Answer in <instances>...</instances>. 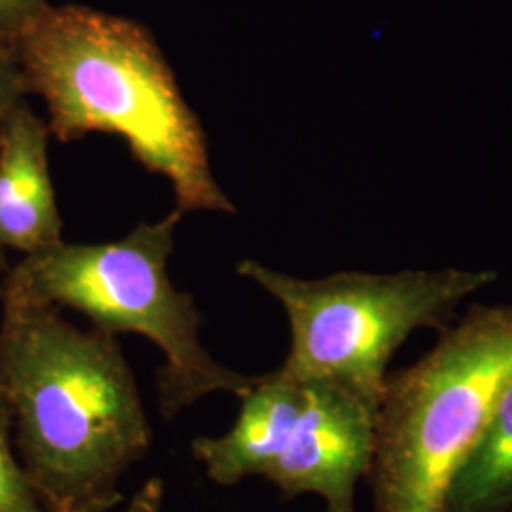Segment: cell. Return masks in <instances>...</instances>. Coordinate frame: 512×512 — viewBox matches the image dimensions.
Wrapping results in <instances>:
<instances>
[{
    "label": "cell",
    "mask_w": 512,
    "mask_h": 512,
    "mask_svg": "<svg viewBox=\"0 0 512 512\" xmlns=\"http://www.w3.org/2000/svg\"><path fill=\"white\" fill-rule=\"evenodd\" d=\"M27 95V84L14 50L0 42V124Z\"/></svg>",
    "instance_id": "12"
},
{
    "label": "cell",
    "mask_w": 512,
    "mask_h": 512,
    "mask_svg": "<svg viewBox=\"0 0 512 512\" xmlns=\"http://www.w3.org/2000/svg\"><path fill=\"white\" fill-rule=\"evenodd\" d=\"M512 382V304L473 306L420 361L387 378L376 410L374 512H442L459 463Z\"/></svg>",
    "instance_id": "4"
},
{
    "label": "cell",
    "mask_w": 512,
    "mask_h": 512,
    "mask_svg": "<svg viewBox=\"0 0 512 512\" xmlns=\"http://www.w3.org/2000/svg\"><path fill=\"white\" fill-rule=\"evenodd\" d=\"M304 385V408L264 478L285 497L319 495L327 512H355V486L374 454L376 410L329 382Z\"/></svg>",
    "instance_id": "6"
},
{
    "label": "cell",
    "mask_w": 512,
    "mask_h": 512,
    "mask_svg": "<svg viewBox=\"0 0 512 512\" xmlns=\"http://www.w3.org/2000/svg\"><path fill=\"white\" fill-rule=\"evenodd\" d=\"M0 395L23 469L57 512H109L118 482L152 444L145 404L116 334L82 330L55 306L4 298Z\"/></svg>",
    "instance_id": "1"
},
{
    "label": "cell",
    "mask_w": 512,
    "mask_h": 512,
    "mask_svg": "<svg viewBox=\"0 0 512 512\" xmlns=\"http://www.w3.org/2000/svg\"><path fill=\"white\" fill-rule=\"evenodd\" d=\"M14 54L59 141L118 135L137 162L171 183L183 215L236 213L213 177L202 124L145 27L86 6H48Z\"/></svg>",
    "instance_id": "2"
},
{
    "label": "cell",
    "mask_w": 512,
    "mask_h": 512,
    "mask_svg": "<svg viewBox=\"0 0 512 512\" xmlns=\"http://www.w3.org/2000/svg\"><path fill=\"white\" fill-rule=\"evenodd\" d=\"M239 399L238 418L228 433L192 442L194 458L219 486L266 475L291 440L304 408V385L279 368L255 376Z\"/></svg>",
    "instance_id": "8"
},
{
    "label": "cell",
    "mask_w": 512,
    "mask_h": 512,
    "mask_svg": "<svg viewBox=\"0 0 512 512\" xmlns=\"http://www.w3.org/2000/svg\"><path fill=\"white\" fill-rule=\"evenodd\" d=\"M50 135L27 101L0 124V251L31 255L61 241L48 165Z\"/></svg>",
    "instance_id": "7"
},
{
    "label": "cell",
    "mask_w": 512,
    "mask_h": 512,
    "mask_svg": "<svg viewBox=\"0 0 512 512\" xmlns=\"http://www.w3.org/2000/svg\"><path fill=\"white\" fill-rule=\"evenodd\" d=\"M183 213L141 222L126 238L99 245L63 239L25 255L6 279L4 298L71 308L95 329L135 332L164 353L158 404L165 420L213 393L241 397L255 378L217 363L200 340V311L167 275Z\"/></svg>",
    "instance_id": "3"
},
{
    "label": "cell",
    "mask_w": 512,
    "mask_h": 512,
    "mask_svg": "<svg viewBox=\"0 0 512 512\" xmlns=\"http://www.w3.org/2000/svg\"><path fill=\"white\" fill-rule=\"evenodd\" d=\"M12 410L0 395V512H57L50 509L12 450Z\"/></svg>",
    "instance_id": "10"
},
{
    "label": "cell",
    "mask_w": 512,
    "mask_h": 512,
    "mask_svg": "<svg viewBox=\"0 0 512 512\" xmlns=\"http://www.w3.org/2000/svg\"><path fill=\"white\" fill-rule=\"evenodd\" d=\"M238 274L272 294L291 323L281 366L298 382H329L378 410L387 365L418 329L450 327L459 304L492 285V270L444 268L399 274L344 272L300 279L243 260Z\"/></svg>",
    "instance_id": "5"
},
{
    "label": "cell",
    "mask_w": 512,
    "mask_h": 512,
    "mask_svg": "<svg viewBox=\"0 0 512 512\" xmlns=\"http://www.w3.org/2000/svg\"><path fill=\"white\" fill-rule=\"evenodd\" d=\"M48 6L46 0H0V42L14 50L18 38Z\"/></svg>",
    "instance_id": "11"
},
{
    "label": "cell",
    "mask_w": 512,
    "mask_h": 512,
    "mask_svg": "<svg viewBox=\"0 0 512 512\" xmlns=\"http://www.w3.org/2000/svg\"><path fill=\"white\" fill-rule=\"evenodd\" d=\"M164 482L162 478H148L135 492L122 512H162L164 511Z\"/></svg>",
    "instance_id": "13"
},
{
    "label": "cell",
    "mask_w": 512,
    "mask_h": 512,
    "mask_svg": "<svg viewBox=\"0 0 512 512\" xmlns=\"http://www.w3.org/2000/svg\"><path fill=\"white\" fill-rule=\"evenodd\" d=\"M442 512H512V382L459 463Z\"/></svg>",
    "instance_id": "9"
}]
</instances>
